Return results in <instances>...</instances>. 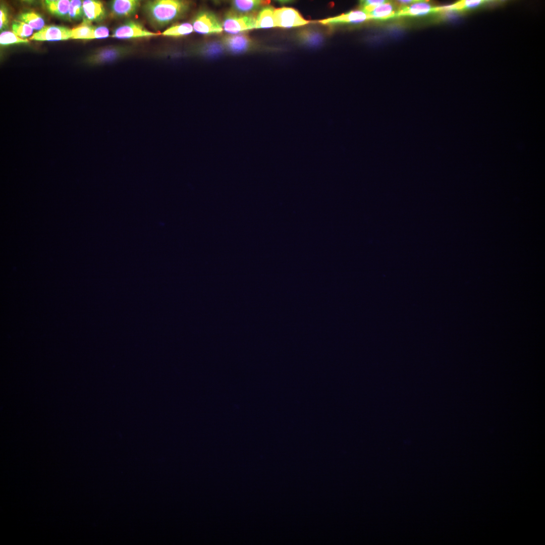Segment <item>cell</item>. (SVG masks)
Listing matches in <instances>:
<instances>
[{"label": "cell", "mask_w": 545, "mask_h": 545, "mask_svg": "<svg viewBox=\"0 0 545 545\" xmlns=\"http://www.w3.org/2000/svg\"><path fill=\"white\" fill-rule=\"evenodd\" d=\"M82 5L83 2L81 1H71L68 15V18L70 20H78L82 17L83 15Z\"/></svg>", "instance_id": "cell-22"}, {"label": "cell", "mask_w": 545, "mask_h": 545, "mask_svg": "<svg viewBox=\"0 0 545 545\" xmlns=\"http://www.w3.org/2000/svg\"><path fill=\"white\" fill-rule=\"evenodd\" d=\"M159 34L148 30L139 22L128 20L114 30L112 37L118 39H132L155 37Z\"/></svg>", "instance_id": "cell-4"}, {"label": "cell", "mask_w": 545, "mask_h": 545, "mask_svg": "<svg viewBox=\"0 0 545 545\" xmlns=\"http://www.w3.org/2000/svg\"><path fill=\"white\" fill-rule=\"evenodd\" d=\"M95 26L90 22L83 20V22L72 29V39H94V30Z\"/></svg>", "instance_id": "cell-17"}, {"label": "cell", "mask_w": 545, "mask_h": 545, "mask_svg": "<svg viewBox=\"0 0 545 545\" xmlns=\"http://www.w3.org/2000/svg\"><path fill=\"white\" fill-rule=\"evenodd\" d=\"M384 0H366L361 1L360 2V10L368 14L371 12L376 7L386 3Z\"/></svg>", "instance_id": "cell-23"}, {"label": "cell", "mask_w": 545, "mask_h": 545, "mask_svg": "<svg viewBox=\"0 0 545 545\" xmlns=\"http://www.w3.org/2000/svg\"><path fill=\"white\" fill-rule=\"evenodd\" d=\"M12 32L20 38L25 39L33 33V29L26 23L14 20L12 24Z\"/></svg>", "instance_id": "cell-20"}, {"label": "cell", "mask_w": 545, "mask_h": 545, "mask_svg": "<svg viewBox=\"0 0 545 545\" xmlns=\"http://www.w3.org/2000/svg\"><path fill=\"white\" fill-rule=\"evenodd\" d=\"M394 1H387L368 14L371 19L386 20L397 17L398 8Z\"/></svg>", "instance_id": "cell-13"}, {"label": "cell", "mask_w": 545, "mask_h": 545, "mask_svg": "<svg viewBox=\"0 0 545 545\" xmlns=\"http://www.w3.org/2000/svg\"><path fill=\"white\" fill-rule=\"evenodd\" d=\"M370 20L368 14L361 10H353L334 17L329 18L318 21L323 25H336L339 24L358 23Z\"/></svg>", "instance_id": "cell-10"}, {"label": "cell", "mask_w": 545, "mask_h": 545, "mask_svg": "<svg viewBox=\"0 0 545 545\" xmlns=\"http://www.w3.org/2000/svg\"><path fill=\"white\" fill-rule=\"evenodd\" d=\"M274 21L275 27L282 28L298 27L308 23L298 11L285 7L275 10Z\"/></svg>", "instance_id": "cell-6"}, {"label": "cell", "mask_w": 545, "mask_h": 545, "mask_svg": "<svg viewBox=\"0 0 545 545\" xmlns=\"http://www.w3.org/2000/svg\"><path fill=\"white\" fill-rule=\"evenodd\" d=\"M134 49L129 46L111 45L100 48L87 59V62L93 65H99L112 62L123 59L132 54Z\"/></svg>", "instance_id": "cell-3"}, {"label": "cell", "mask_w": 545, "mask_h": 545, "mask_svg": "<svg viewBox=\"0 0 545 545\" xmlns=\"http://www.w3.org/2000/svg\"><path fill=\"white\" fill-rule=\"evenodd\" d=\"M83 20L89 22L102 20L106 16V10L102 2L99 1H83Z\"/></svg>", "instance_id": "cell-12"}, {"label": "cell", "mask_w": 545, "mask_h": 545, "mask_svg": "<svg viewBox=\"0 0 545 545\" xmlns=\"http://www.w3.org/2000/svg\"><path fill=\"white\" fill-rule=\"evenodd\" d=\"M193 30L201 34L220 33L223 26L218 18L213 13L202 11L197 13L192 21Z\"/></svg>", "instance_id": "cell-5"}, {"label": "cell", "mask_w": 545, "mask_h": 545, "mask_svg": "<svg viewBox=\"0 0 545 545\" xmlns=\"http://www.w3.org/2000/svg\"><path fill=\"white\" fill-rule=\"evenodd\" d=\"M193 31L192 25L189 23L177 24L165 30L161 34L166 36L179 37L188 35Z\"/></svg>", "instance_id": "cell-19"}, {"label": "cell", "mask_w": 545, "mask_h": 545, "mask_svg": "<svg viewBox=\"0 0 545 545\" xmlns=\"http://www.w3.org/2000/svg\"><path fill=\"white\" fill-rule=\"evenodd\" d=\"M18 20L26 23L35 30H40L44 26L43 19L34 12L23 13L18 16Z\"/></svg>", "instance_id": "cell-18"}, {"label": "cell", "mask_w": 545, "mask_h": 545, "mask_svg": "<svg viewBox=\"0 0 545 545\" xmlns=\"http://www.w3.org/2000/svg\"><path fill=\"white\" fill-rule=\"evenodd\" d=\"M141 2L137 0H114L110 3L111 14L119 18H129L135 15Z\"/></svg>", "instance_id": "cell-8"}, {"label": "cell", "mask_w": 545, "mask_h": 545, "mask_svg": "<svg viewBox=\"0 0 545 545\" xmlns=\"http://www.w3.org/2000/svg\"><path fill=\"white\" fill-rule=\"evenodd\" d=\"M438 7L432 6L428 1L419 0L411 5L399 7L397 13V17L417 16L438 13Z\"/></svg>", "instance_id": "cell-9"}, {"label": "cell", "mask_w": 545, "mask_h": 545, "mask_svg": "<svg viewBox=\"0 0 545 545\" xmlns=\"http://www.w3.org/2000/svg\"><path fill=\"white\" fill-rule=\"evenodd\" d=\"M72 37V29L58 25L44 26L33 34L30 40L36 41H58Z\"/></svg>", "instance_id": "cell-7"}, {"label": "cell", "mask_w": 545, "mask_h": 545, "mask_svg": "<svg viewBox=\"0 0 545 545\" xmlns=\"http://www.w3.org/2000/svg\"><path fill=\"white\" fill-rule=\"evenodd\" d=\"M269 3V1L256 0H236L232 2L234 10L240 13H251V12L258 9L260 6H265Z\"/></svg>", "instance_id": "cell-16"}, {"label": "cell", "mask_w": 545, "mask_h": 545, "mask_svg": "<svg viewBox=\"0 0 545 545\" xmlns=\"http://www.w3.org/2000/svg\"><path fill=\"white\" fill-rule=\"evenodd\" d=\"M273 7H263L256 17L255 28H268L275 27Z\"/></svg>", "instance_id": "cell-15"}, {"label": "cell", "mask_w": 545, "mask_h": 545, "mask_svg": "<svg viewBox=\"0 0 545 545\" xmlns=\"http://www.w3.org/2000/svg\"><path fill=\"white\" fill-rule=\"evenodd\" d=\"M8 10L6 7L4 6L1 5L0 9V28L2 29L6 28L8 26Z\"/></svg>", "instance_id": "cell-24"}, {"label": "cell", "mask_w": 545, "mask_h": 545, "mask_svg": "<svg viewBox=\"0 0 545 545\" xmlns=\"http://www.w3.org/2000/svg\"><path fill=\"white\" fill-rule=\"evenodd\" d=\"M71 1L47 0L44 2L47 11L51 14L63 18H68Z\"/></svg>", "instance_id": "cell-14"}, {"label": "cell", "mask_w": 545, "mask_h": 545, "mask_svg": "<svg viewBox=\"0 0 545 545\" xmlns=\"http://www.w3.org/2000/svg\"><path fill=\"white\" fill-rule=\"evenodd\" d=\"M256 17L253 13L244 14L232 10L226 14L222 26L229 33H239L255 28Z\"/></svg>", "instance_id": "cell-2"}, {"label": "cell", "mask_w": 545, "mask_h": 545, "mask_svg": "<svg viewBox=\"0 0 545 545\" xmlns=\"http://www.w3.org/2000/svg\"><path fill=\"white\" fill-rule=\"evenodd\" d=\"M223 43L226 48L235 53L246 52L250 49L252 42L245 34H233L225 36Z\"/></svg>", "instance_id": "cell-11"}, {"label": "cell", "mask_w": 545, "mask_h": 545, "mask_svg": "<svg viewBox=\"0 0 545 545\" xmlns=\"http://www.w3.org/2000/svg\"><path fill=\"white\" fill-rule=\"evenodd\" d=\"M109 30L104 26H95L94 30L95 38H104L108 37Z\"/></svg>", "instance_id": "cell-25"}, {"label": "cell", "mask_w": 545, "mask_h": 545, "mask_svg": "<svg viewBox=\"0 0 545 545\" xmlns=\"http://www.w3.org/2000/svg\"><path fill=\"white\" fill-rule=\"evenodd\" d=\"M190 6V3L185 1H148L144 4L142 10L151 26L159 29L184 17Z\"/></svg>", "instance_id": "cell-1"}, {"label": "cell", "mask_w": 545, "mask_h": 545, "mask_svg": "<svg viewBox=\"0 0 545 545\" xmlns=\"http://www.w3.org/2000/svg\"><path fill=\"white\" fill-rule=\"evenodd\" d=\"M28 42V39L20 38L13 32L5 31H3L0 35V43L3 45Z\"/></svg>", "instance_id": "cell-21"}]
</instances>
